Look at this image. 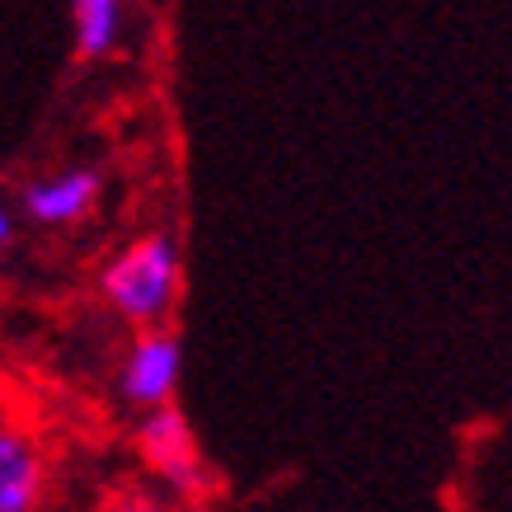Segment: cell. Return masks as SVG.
Returning <instances> with one entry per match:
<instances>
[{
    "instance_id": "6da1fadb",
    "label": "cell",
    "mask_w": 512,
    "mask_h": 512,
    "mask_svg": "<svg viewBox=\"0 0 512 512\" xmlns=\"http://www.w3.org/2000/svg\"><path fill=\"white\" fill-rule=\"evenodd\" d=\"M174 292H179V249L170 235L137 240L104 273V296L132 325H156L160 315H170Z\"/></svg>"
},
{
    "instance_id": "7a4b0ae2",
    "label": "cell",
    "mask_w": 512,
    "mask_h": 512,
    "mask_svg": "<svg viewBox=\"0 0 512 512\" xmlns=\"http://www.w3.org/2000/svg\"><path fill=\"white\" fill-rule=\"evenodd\" d=\"M141 451H146V461L156 466V475L170 484L174 494L193 498L202 489V461H198V451H193V433L174 414V404H160V409L146 414V423H141Z\"/></svg>"
},
{
    "instance_id": "3957f363",
    "label": "cell",
    "mask_w": 512,
    "mask_h": 512,
    "mask_svg": "<svg viewBox=\"0 0 512 512\" xmlns=\"http://www.w3.org/2000/svg\"><path fill=\"white\" fill-rule=\"evenodd\" d=\"M179 372H184V348L174 334H141L137 348L123 362V395L137 409H160L174 400L179 390Z\"/></svg>"
},
{
    "instance_id": "277c9868",
    "label": "cell",
    "mask_w": 512,
    "mask_h": 512,
    "mask_svg": "<svg viewBox=\"0 0 512 512\" xmlns=\"http://www.w3.org/2000/svg\"><path fill=\"white\" fill-rule=\"evenodd\" d=\"M47 489L43 451L15 423H0V512H38Z\"/></svg>"
},
{
    "instance_id": "5b68a950",
    "label": "cell",
    "mask_w": 512,
    "mask_h": 512,
    "mask_svg": "<svg viewBox=\"0 0 512 512\" xmlns=\"http://www.w3.org/2000/svg\"><path fill=\"white\" fill-rule=\"evenodd\" d=\"M99 198V174L94 170H62L47 174V179H33L24 188V212L43 226H71L94 207Z\"/></svg>"
},
{
    "instance_id": "8992f818",
    "label": "cell",
    "mask_w": 512,
    "mask_h": 512,
    "mask_svg": "<svg viewBox=\"0 0 512 512\" xmlns=\"http://www.w3.org/2000/svg\"><path fill=\"white\" fill-rule=\"evenodd\" d=\"M76 47L80 57H104L113 52L123 33V0H76Z\"/></svg>"
},
{
    "instance_id": "52a82bcc",
    "label": "cell",
    "mask_w": 512,
    "mask_h": 512,
    "mask_svg": "<svg viewBox=\"0 0 512 512\" xmlns=\"http://www.w3.org/2000/svg\"><path fill=\"white\" fill-rule=\"evenodd\" d=\"M104 512H174V508L160 503V498H146V494H123V498H113Z\"/></svg>"
},
{
    "instance_id": "ba28073f",
    "label": "cell",
    "mask_w": 512,
    "mask_h": 512,
    "mask_svg": "<svg viewBox=\"0 0 512 512\" xmlns=\"http://www.w3.org/2000/svg\"><path fill=\"white\" fill-rule=\"evenodd\" d=\"M10 235H15V221H10V212L0 207V249L10 245Z\"/></svg>"
}]
</instances>
